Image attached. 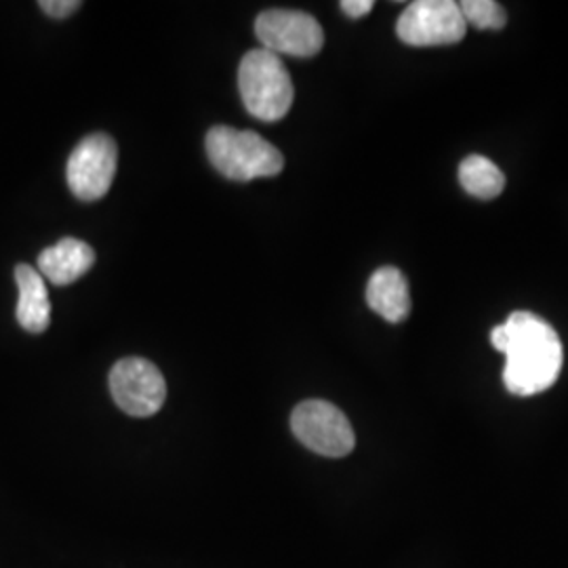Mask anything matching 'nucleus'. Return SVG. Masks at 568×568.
Wrapping results in <instances>:
<instances>
[{"instance_id": "ddd939ff", "label": "nucleus", "mask_w": 568, "mask_h": 568, "mask_svg": "<svg viewBox=\"0 0 568 568\" xmlns=\"http://www.w3.org/2000/svg\"><path fill=\"white\" fill-rule=\"evenodd\" d=\"M459 9L466 23L478 30H501L508 23L504 7L495 0H466L459 2Z\"/></svg>"}, {"instance_id": "423d86ee", "label": "nucleus", "mask_w": 568, "mask_h": 568, "mask_svg": "<svg viewBox=\"0 0 568 568\" xmlns=\"http://www.w3.org/2000/svg\"><path fill=\"white\" fill-rule=\"evenodd\" d=\"M119 163L116 142L105 133L87 135L70 154L65 178L72 194L81 201H100L112 187Z\"/></svg>"}, {"instance_id": "6e6552de", "label": "nucleus", "mask_w": 568, "mask_h": 568, "mask_svg": "<svg viewBox=\"0 0 568 568\" xmlns=\"http://www.w3.org/2000/svg\"><path fill=\"white\" fill-rule=\"evenodd\" d=\"M110 392L122 413L152 417L164 405L166 384L159 366L145 358H122L110 371Z\"/></svg>"}, {"instance_id": "39448f33", "label": "nucleus", "mask_w": 568, "mask_h": 568, "mask_svg": "<svg viewBox=\"0 0 568 568\" xmlns=\"http://www.w3.org/2000/svg\"><path fill=\"white\" fill-rule=\"evenodd\" d=\"M467 23L459 2L417 0L410 2L396 23L398 39L408 47H445L466 37Z\"/></svg>"}, {"instance_id": "7ed1b4c3", "label": "nucleus", "mask_w": 568, "mask_h": 568, "mask_svg": "<svg viewBox=\"0 0 568 568\" xmlns=\"http://www.w3.org/2000/svg\"><path fill=\"white\" fill-rule=\"evenodd\" d=\"M239 89L248 114L264 122L283 121L295 100L286 65L264 47L244 55L239 68Z\"/></svg>"}, {"instance_id": "2eb2a0df", "label": "nucleus", "mask_w": 568, "mask_h": 568, "mask_svg": "<svg viewBox=\"0 0 568 568\" xmlns=\"http://www.w3.org/2000/svg\"><path fill=\"white\" fill-rule=\"evenodd\" d=\"M339 7H342V11H344L347 18L361 20V18H365V16L373 11L375 2L373 0H344Z\"/></svg>"}, {"instance_id": "20e7f679", "label": "nucleus", "mask_w": 568, "mask_h": 568, "mask_svg": "<svg viewBox=\"0 0 568 568\" xmlns=\"http://www.w3.org/2000/svg\"><path fill=\"white\" fill-rule=\"evenodd\" d=\"M291 429L304 447L323 457H345L354 450L356 436L349 419L326 400H304L291 415Z\"/></svg>"}, {"instance_id": "f03ea898", "label": "nucleus", "mask_w": 568, "mask_h": 568, "mask_svg": "<svg viewBox=\"0 0 568 568\" xmlns=\"http://www.w3.org/2000/svg\"><path fill=\"white\" fill-rule=\"evenodd\" d=\"M211 164L234 182L274 178L284 169L283 152L255 131H239L217 124L206 133Z\"/></svg>"}, {"instance_id": "9b49d317", "label": "nucleus", "mask_w": 568, "mask_h": 568, "mask_svg": "<svg viewBox=\"0 0 568 568\" xmlns=\"http://www.w3.org/2000/svg\"><path fill=\"white\" fill-rule=\"evenodd\" d=\"M16 283L20 288L18 323L28 333H44L51 325V302L41 272L32 265L20 264L16 267Z\"/></svg>"}, {"instance_id": "0eeeda50", "label": "nucleus", "mask_w": 568, "mask_h": 568, "mask_svg": "<svg viewBox=\"0 0 568 568\" xmlns=\"http://www.w3.org/2000/svg\"><path fill=\"white\" fill-rule=\"evenodd\" d=\"M255 34L274 55L314 58L325 44V32L316 18L293 9H267L255 21Z\"/></svg>"}, {"instance_id": "f257e3e1", "label": "nucleus", "mask_w": 568, "mask_h": 568, "mask_svg": "<svg viewBox=\"0 0 568 568\" xmlns=\"http://www.w3.org/2000/svg\"><path fill=\"white\" fill-rule=\"evenodd\" d=\"M506 328L504 384L514 396H535L556 384L562 371V342L544 318L514 312Z\"/></svg>"}, {"instance_id": "4468645a", "label": "nucleus", "mask_w": 568, "mask_h": 568, "mask_svg": "<svg viewBox=\"0 0 568 568\" xmlns=\"http://www.w3.org/2000/svg\"><path fill=\"white\" fill-rule=\"evenodd\" d=\"M41 9L47 16L55 18V20H63V18L72 16L74 11H79L81 2L79 0H42Z\"/></svg>"}, {"instance_id": "9d476101", "label": "nucleus", "mask_w": 568, "mask_h": 568, "mask_svg": "<svg viewBox=\"0 0 568 568\" xmlns=\"http://www.w3.org/2000/svg\"><path fill=\"white\" fill-rule=\"evenodd\" d=\"M95 264V251L77 239H63L39 255V270L49 283L65 286L77 283Z\"/></svg>"}, {"instance_id": "1a4fd4ad", "label": "nucleus", "mask_w": 568, "mask_h": 568, "mask_svg": "<svg viewBox=\"0 0 568 568\" xmlns=\"http://www.w3.org/2000/svg\"><path fill=\"white\" fill-rule=\"evenodd\" d=\"M366 304L384 321L398 325L410 314V291L405 274L394 267H379L366 284Z\"/></svg>"}, {"instance_id": "f8f14e48", "label": "nucleus", "mask_w": 568, "mask_h": 568, "mask_svg": "<svg viewBox=\"0 0 568 568\" xmlns=\"http://www.w3.org/2000/svg\"><path fill=\"white\" fill-rule=\"evenodd\" d=\"M459 182L467 194L480 201H490L504 192L506 175L497 164L490 163L485 156L474 154L459 164Z\"/></svg>"}]
</instances>
